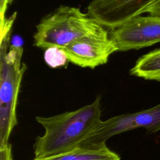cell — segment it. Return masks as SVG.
Instances as JSON below:
<instances>
[{
    "label": "cell",
    "mask_w": 160,
    "mask_h": 160,
    "mask_svg": "<svg viewBox=\"0 0 160 160\" xmlns=\"http://www.w3.org/2000/svg\"><path fill=\"white\" fill-rule=\"evenodd\" d=\"M101 99L97 96L92 103L73 111L50 117L36 116L44 133L35 139L34 159L51 158L78 148L102 122Z\"/></svg>",
    "instance_id": "cell-1"
},
{
    "label": "cell",
    "mask_w": 160,
    "mask_h": 160,
    "mask_svg": "<svg viewBox=\"0 0 160 160\" xmlns=\"http://www.w3.org/2000/svg\"><path fill=\"white\" fill-rule=\"evenodd\" d=\"M16 12L6 19L1 26L0 46V148L9 144L16 126V107L21 81L26 65L21 62V46L10 44L12 26Z\"/></svg>",
    "instance_id": "cell-2"
},
{
    "label": "cell",
    "mask_w": 160,
    "mask_h": 160,
    "mask_svg": "<svg viewBox=\"0 0 160 160\" xmlns=\"http://www.w3.org/2000/svg\"><path fill=\"white\" fill-rule=\"evenodd\" d=\"M102 27L79 8L61 6L36 25L34 45L44 50L51 47L62 48L81 37L98 31Z\"/></svg>",
    "instance_id": "cell-3"
},
{
    "label": "cell",
    "mask_w": 160,
    "mask_h": 160,
    "mask_svg": "<svg viewBox=\"0 0 160 160\" xmlns=\"http://www.w3.org/2000/svg\"><path fill=\"white\" fill-rule=\"evenodd\" d=\"M139 128H145L148 133H154L160 130V104L148 109L121 114L102 121L96 131L79 147L99 148L106 145V141L110 138Z\"/></svg>",
    "instance_id": "cell-4"
},
{
    "label": "cell",
    "mask_w": 160,
    "mask_h": 160,
    "mask_svg": "<svg viewBox=\"0 0 160 160\" xmlns=\"http://www.w3.org/2000/svg\"><path fill=\"white\" fill-rule=\"evenodd\" d=\"M109 36L118 51L138 50L160 42V16H135L109 29Z\"/></svg>",
    "instance_id": "cell-5"
},
{
    "label": "cell",
    "mask_w": 160,
    "mask_h": 160,
    "mask_svg": "<svg viewBox=\"0 0 160 160\" xmlns=\"http://www.w3.org/2000/svg\"><path fill=\"white\" fill-rule=\"evenodd\" d=\"M62 49L68 61L81 68L94 69L106 64L118 48L109 36V31L102 27L98 31L81 37Z\"/></svg>",
    "instance_id": "cell-6"
},
{
    "label": "cell",
    "mask_w": 160,
    "mask_h": 160,
    "mask_svg": "<svg viewBox=\"0 0 160 160\" xmlns=\"http://www.w3.org/2000/svg\"><path fill=\"white\" fill-rule=\"evenodd\" d=\"M158 0H92L87 14L102 26L111 29L146 13Z\"/></svg>",
    "instance_id": "cell-7"
},
{
    "label": "cell",
    "mask_w": 160,
    "mask_h": 160,
    "mask_svg": "<svg viewBox=\"0 0 160 160\" xmlns=\"http://www.w3.org/2000/svg\"><path fill=\"white\" fill-rule=\"evenodd\" d=\"M32 160H121L120 156L107 145L95 149L78 148L68 152L51 158Z\"/></svg>",
    "instance_id": "cell-8"
},
{
    "label": "cell",
    "mask_w": 160,
    "mask_h": 160,
    "mask_svg": "<svg viewBox=\"0 0 160 160\" xmlns=\"http://www.w3.org/2000/svg\"><path fill=\"white\" fill-rule=\"evenodd\" d=\"M129 74L160 82V48L141 56L129 70Z\"/></svg>",
    "instance_id": "cell-9"
},
{
    "label": "cell",
    "mask_w": 160,
    "mask_h": 160,
    "mask_svg": "<svg viewBox=\"0 0 160 160\" xmlns=\"http://www.w3.org/2000/svg\"><path fill=\"white\" fill-rule=\"evenodd\" d=\"M44 59L46 63L52 68L64 66L68 62L65 52L59 47H51L46 49Z\"/></svg>",
    "instance_id": "cell-10"
},
{
    "label": "cell",
    "mask_w": 160,
    "mask_h": 160,
    "mask_svg": "<svg viewBox=\"0 0 160 160\" xmlns=\"http://www.w3.org/2000/svg\"><path fill=\"white\" fill-rule=\"evenodd\" d=\"M0 160H12V148L10 143L0 148Z\"/></svg>",
    "instance_id": "cell-11"
},
{
    "label": "cell",
    "mask_w": 160,
    "mask_h": 160,
    "mask_svg": "<svg viewBox=\"0 0 160 160\" xmlns=\"http://www.w3.org/2000/svg\"><path fill=\"white\" fill-rule=\"evenodd\" d=\"M13 0H0V17H1V26H2L6 19L5 13L8 6L11 4Z\"/></svg>",
    "instance_id": "cell-12"
},
{
    "label": "cell",
    "mask_w": 160,
    "mask_h": 160,
    "mask_svg": "<svg viewBox=\"0 0 160 160\" xmlns=\"http://www.w3.org/2000/svg\"><path fill=\"white\" fill-rule=\"evenodd\" d=\"M149 14L160 16V0H158L151 4L146 11Z\"/></svg>",
    "instance_id": "cell-13"
}]
</instances>
